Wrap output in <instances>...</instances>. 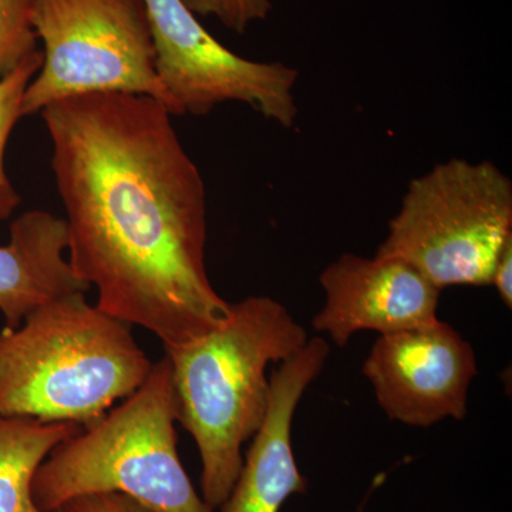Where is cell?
<instances>
[{"mask_svg":"<svg viewBox=\"0 0 512 512\" xmlns=\"http://www.w3.org/2000/svg\"><path fill=\"white\" fill-rule=\"evenodd\" d=\"M329 355V343L316 336L272 372L265 419L252 437L241 473L221 505V512H279L293 494L305 493L308 481L299 471L293 453V417ZM373 485L357 512H365L367 500L380 480L376 478Z\"/></svg>","mask_w":512,"mask_h":512,"instance_id":"obj_10","label":"cell"},{"mask_svg":"<svg viewBox=\"0 0 512 512\" xmlns=\"http://www.w3.org/2000/svg\"><path fill=\"white\" fill-rule=\"evenodd\" d=\"M308 332L271 296L231 303L227 322L184 345L167 346L178 423L191 434L202 463V500H227L241 473L242 447L265 419L268 367L308 343Z\"/></svg>","mask_w":512,"mask_h":512,"instance_id":"obj_2","label":"cell"},{"mask_svg":"<svg viewBox=\"0 0 512 512\" xmlns=\"http://www.w3.org/2000/svg\"><path fill=\"white\" fill-rule=\"evenodd\" d=\"M195 16H214L234 32H247L255 20H264L272 9L271 0H183Z\"/></svg>","mask_w":512,"mask_h":512,"instance_id":"obj_15","label":"cell"},{"mask_svg":"<svg viewBox=\"0 0 512 512\" xmlns=\"http://www.w3.org/2000/svg\"><path fill=\"white\" fill-rule=\"evenodd\" d=\"M63 508L69 512H154L123 494L87 495Z\"/></svg>","mask_w":512,"mask_h":512,"instance_id":"obj_16","label":"cell"},{"mask_svg":"<svg viewBox=\"0 0 512 512\" xmlns=\"http://www.w3.org/2000/svg\"><path fill=\"white\" fill-rule=\"evenodd\" d=\"M156 50V72L175 116H205L229 101L248 104L285 128L298 117V70L254 62L221 45L183 0H144Z\"/></svg>","mask_w":512,"mask_h":512,"instance_id":"obj_7","label":"cell"},{"mask_svg":"<svg viewBox=\"0 0 512 512\" xmlns=\"http://www.w3.org/2000/svg\"><path fill=\"white\" fill-rule=\"evenodd\" d=\"M82 429L76 423L0 416V512H43L32 491L37 468Z\"/></svg>","mask_w":512,"mask_h":512,"instance_id":"obj_12","label":"cell"},{"mask_svg":"<svg viewBox=\"0 0 512 512\" xmlns=\"http://www.w3.org/2000/svg\"><path fill=\"white\" fill-rule=\"evenodd\" d=\"M512 235V181L491 161L451 158L407 185L377 256L396 258L440 291L488 286Z\"/></svg>","mask_w":512,"mask_h":512,"instance_id":"obj_5","label":"cell"},{"mask_svg":"<svg viewBox=\"0 0 512 512\" xmlns=\"http://www.w3.org/2000/svg\"><path fill=\"white\" fill-rule=\"evenodd\" d=\"M43 52L26 57L9 76L0 80V221L8 220L20 204V195L6 173L5 156L13 128L22 119V100L26 87L39 72Z\"/></svg>","mask_w":512,"mask_h":512,"instance_id":"obj_13","label":"cell"},{"mask_svg":"<svg viewBox=\"0 0 512 512\" xmlns=\"http://www.w3.org/2000/svg\"><path fill=\"white\" fill-rule=\"evenodd\" d=\"M56 512H69L66 510V508H60V510H57Z\"/></svg>","mask_w":512,"mask_h":512,"instance_id":"obj_18","label":"cell"},{"mask_svg":"<svg viewBox=\"0 0 512 512\" xmlns=\"http://www.w3.org/2000/svg\"><path fill=\"white\" fill-rule=\"evenodd\" d=\"M69 264L101 311L184 345L227 322L207 266V192L160 101L93 93L40 111Z\"/></svg>","mask_w":512,"mask_h":512,"instance_id":"obj_1","label":"cell"},{"mask_svg":"<svg viewBox=\"0 0 512 512\" xmlns=\"http://www.w3.org/2000/svg\"><path fill=\"white\" fill-rule=\"evenodd\" d=\"M477 372L473 346L440 319L379 335L363 363L386 416L412 427L463 420Z\"/></svg>","mask_w":512,"mask_h":512,"instance_id":"obj_8","label":"cell"},{"mask_svg":"<svg viewBox=\"0 0 512 512\" xmlns=\"http://www.w3.org/2000/svg\"><path fill=\"white\" fill-rule=\"evenodd\" d=\"M497 289L501 301L508 309L512 308V235L505 241L504 247L495 262L491 284Z\"/></svg>","mask_w":512,"mask_h":512,"instance_id":"obj_17","label":"cell"},{"mask_svg":"<svg viewBox=\"0 0 512 512\" xmlns=\"http://www.w3.org/2000/svg\"><path fill=\"white\" fill-rule=\"evenodd\" d=\"M36 0H0V80L36 52Z\"/></svg>","mask_w":512,"mask_h":512,"instance_id":"obj_14","label":"cell"},{"mask_svg":"<svg viewBox=\"0 0 512 512\" xmlns=\"http://www.w3.org/2000/svg\"><path fill=\"white\" fill-rule=\"evenodd\" d=\"M67 251L64 218L32 210L10 225L0 247V313L5 329H16L30 313L57 298L89 291L74 274Z\"/></svg>","mask_w":512,"mask_h":512,"instance_id":"obj_11","label":"cell"},{"mask_svg":"<svg viewBox=\"0 0 512 512\" xmlns=\"http://www.w3.org/2000/svg\"><path fill=\"white\" fill-rule=\"evenodd\" d=\"M33 28L43 63L22 100V117L93 93L151 97L175 116L156 72L144 0H36Z\"/></svg>","mask_w":512,"mask_h":512,"instance_id":"obj_6","label":"cell"},{"mask_svg":"<svg viewBox=\"0 0 512 512\" xmlns=\"http://www.w3.org/2000/svg\"><path fill=\"white\" fill-rule=\"evenodd\" d=\"M153 365L128 323L72 293L0 333V416L90 426Z\"/></svg>","mask_w":512,"mask_h":512,"instance_id":"obj_3","label":"cell"},{"mask_svg":"<svg viewBox=\"0 0 512 512\" xmlns=\"http://www.w3.org/2000/svg\"><path fill=\"white\" fill-rule=\"evenodd\" d=\"M178 421L167 357L146 382L37 468L33 498L56 512L87 495L123 494L154 512H214L195 491L177 450Z\"/></svg>","mask_w":512,"mask_h":512,"instance_id":"obj_4","label":"cell"},{"mask_svg":"<svg viewBox=\"0 0 512 512\" xmlns=\"http://www.w3.org/2000/svg\"><path fill=\"white\" fill-rule=\"evenodd\" d=\"M319 282L325 303L312 326L340 348L357 332L389 335L439 319L440 289L400 259L343 254Z\"/></svg>","mask_w":512,"mask_h":512,"instance_id":"obj_9","label":"cell"}]
</instances>
